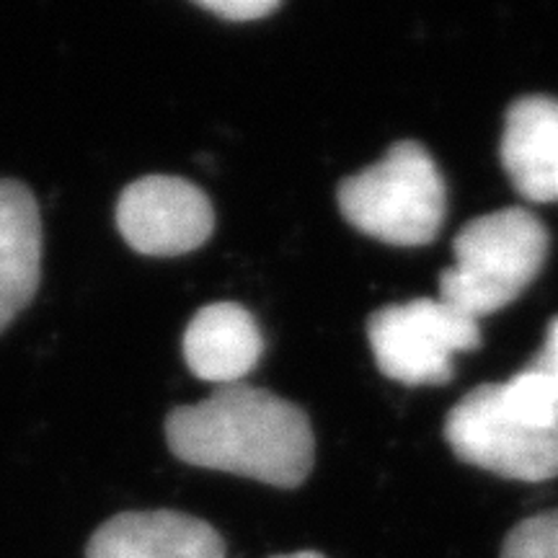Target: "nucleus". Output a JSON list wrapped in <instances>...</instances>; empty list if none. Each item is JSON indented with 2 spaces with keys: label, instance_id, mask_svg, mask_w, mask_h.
Segmentation results:
<instances>
[{
  "label": "nucleus",
  "instance_id": "nucleus-1",
  "mask_svg": "<svg viewBox=\"0 0 558 558\" xmlns=\"http://www.w3.org/2000/svg\"><path fill=\"white\" fill-rule=\"evenodd\" d=\"M166 439L181 463L226 471L277 488H295L313 469L316 439L305 411L269 390L222 386L166 418Z\"/></svg>",
  "mask_w": 558,
  "mask_h": 558
},
{
  "label": "nucleus",
  "instance_id": "nucleus-2",
  "mask_svg": "<svg viewBox=\"0 0 558 558\" xmlns=\"http://www.w3.org/2000/svg\"><path fill=\"white\" fill-rule=\"evenodd\" d=\"M452 254L456 264L439 275V300L481 320L514 303L541 275L548 230L530 209H497L465 222Z\"/></svg>",
  "mask_w": 558,
  "mask_h": 558
},
{
  "label": "nucleus",
  "instance_id": "nucleus-3",
  "mask_svg": "<svg viewBox=\"0 0 558 558\" xmlns=\"http://www.w3.org/2000/svg\"><path fill=\"white\" fill-rule=\"evenodd\" d=\"M344 220L388 246H427L448 213V190L435 158L414 140L396 143L378 163L337 190Z\"/></svg>",
  "mask_w": 558,
  "mask_h": 558
},
{
  "label": "nucleus",
  "instance_id": "nucleus-4",
  "mask_svg": "<svg viewBox=\"0 0 558 558\" xmlns=\"http://www.w3.org/2000/svg\"><path fill=\"white\" fill-rule=\"evenodd\" d=\"M445 437L463 463L501 478L538 484L558 476V429L520 416L505 401L499 383L465 393L448 414Z\"/></svg>",
  "mask_w": 558,
  "mask_h": 558
},
{
  "label": "nucleus",
  "instance_id": "nucleus-5",
  "mask_svg": "<svg viewBox=\"0 0 558 558\" xmlns=\"http://www.w3.org/2000/svg\"><path fill=\"white\" fill-rule=\"evenodd\" d=\"M373 357L386 378L403 386H445L452 357L481 347L478 320L439 298L386 305L367 324Z\"/></svg>",
  "mask_w": 558,
  "mask_h": 558
},
{
  "label": "nucleus",
  "instance_id": "nucleus-6",
  "mask_svg": "<svg viewBox=\"0 0 558 558\" xmlns=\"http://www.w3.org/2000/svg\"><path fill=\"white\" fill-rule=\"evenodd\" d=\"M117 228L137 254H192L213 235V202L192 181L153 173L124 186L117 202Z\"/></svg>",
  "mask_w": 558,
  "mask_h": 558
},
{
  "label": "nucleus",
  "instance_id": "nucleus-7",
  "mask_svg": "<svg viewBox=\"0 0 558 558\" xmlns=\"http://www.w3.org/2000/svg\"><path fill=\"white\" fill-rule=\"evenodd\" d=\"M86 558H226L209 522L173 509L122 512L90 535Z\"/></svg>",
  "mask_w": 558,
  "mask_h": 558
},
{
  "label": "nucleus",
  "instance_id": "nucleus-8",
  "mask_svg": "<svg viewBox=\"0 0 558 558\" xmlns=\"http://www.w3.org/2000/svg\"><path fill=\"white\" fill-rule=\"evenodd\" d=\"M499 156L512 186L527 202H558V99L535 94L514 101Z\"/></svg>",
  "mask_w": 558,
  "mask_h": 558
},
{
  "label": "nucleus",
  "instance_id": "nucleus-9",
  "mask_svg": "<svg viewBox=\"0 0 558 558\" xmlns=\"http://www.w3.org/2000/svg\"><path fill=\"white\" fill-rule=\"evenodd\" d=\"M259 324L239 303H213L194 313L184 331V360L199 380L239 386L259 365Z\"/></svg>",
  "mask_w": 558,
  "mask_h": 558
},
{
  "label": "nucleus",
  "instance_id": "nucleus-10",
  "mask_svg": "<svg viewBox=\"0 0 558 558\" xmlns=\"http://www.w3.org/2000/svg\"><path fill=\"white\" fill-rule=\"evenodd\" d=\"M41 279V218L29 186L0 179V331L32 303Z\"/></svg>",
  "mask_w": 558,
  "mask_h": 558
},
{
  "label": "nucleus",
  "instance_id": "nucleus-11",
  "mask_svg": "<svg viewBox=\"0 0 558 558\" xmlns=\"http://www.w3.org/2000/svg\"><path fill=\"white\" fill-rule=\"evenodd\" d=\"M505 401L538 427L558 429V316L548 324L546 341L527 367L499 383Z\"/></svg>",
  "mask_w": 558,
  "mask_h": 558
},
{
  "label": "nucleus",
  "instance_id": "nucleus-12",
  "mask_svg": "<svg viewBox=\"0 0 558 558\" xmlns=\"http://www.w3.org/2000/svg\"><path fill=\"white\" fill-rule=\"evenodd\" d=\"M501 558H558V509L522 520L507 535Z\"/></svg>",
  "mask_w": 558,
  "mask_h": 558
},
{
  "label": "nucleus",
  "instance_id": "nucleus-13",
  "mask_svg": "<svg viewBox=\"0 0 558 558\" xmlns=\"http://www.w3.org/2000/svg\"><path fill=\"white\" fill-rule=\"evenodd\" d=\"M197 5L220 19L235 21V24L264 19L279 9L277 0H197Z\"/></svg>",
  "mask_w": 558,
  "mask_h": 558
},
{
  "label": "nucleus",
  "instance_id": "nucleus-14",
  "mask_svg": "<svg viewBox=\"0 0 558 558\" xmlns=\"http://www.w3.org/2000/svg\"><path fill=\"white\" fill-rule=\"evenodd\" d=\"M275 558H324L316 550H298V554H284V556H275Z\"/></svg>",
  "mask_w": 558,
  "mask_h": 558
}]
</instances>
